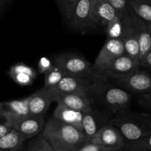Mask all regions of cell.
<instances>
[{"instance_id": "obj_31", "label": "cell", "mask_w": 151, "mask_h": 151, "mask_svg": "<svg viewBox=\"0 0 151 151\" xmlns=\"http://www.w3.org/2000/svg\"><path fill=\"white\" fill-rule=\"evenodd\" d=\"M53 65H54V63H53V62L49 58L43 56L38 61V69L40 73L44 75L49 70L51 69Z\"/></svg>"}, {"instance_id": "obj_25", "label": "cell", "mask_w": 151, "mask_h": 151, "mask_svg": "<svg viewBox=\"0 0 151 151\" xmlns=\"http://www.w3.org/2000/svg\"><path fill=\"white\" fill-rule=\"evenodd\" d=\"M28 141L25 151H52V147L41 134Z\"/></svg>"}, {"instance_id": "obj_16", "label": "cell", "mask_w": 151, "mask_h": 151, "mask_svg": "<svg viewBox=\"0 0 151 151\" xmlns=\"http://www.w3.org/2000/svg\"><path fill=\"white\" fill-rule=\"evenodd\" d=\"M54 102L75 110L86 111L93 107L92 101L88 93H69V94H54Z\"/></svg>"}, {"instance_id": "obj_33", "label": "cell", "mask_w": 151, "mask_h": 151, "mask_svg": "<svg viewBox=\"0 0 151 151\" xmlns=\"http://www.w3.org/2000/svg\"><path fill=\"white\" fill-rule=\"evenodd\" d=\"M139 104L145 109H150L151 105V93L142 94V95L136 96Z\"/></svg>"}, {"instance_id": "obj_22", "label": "cell", "mask_w": 151, "mask_h": 151, "mask_svg": "<svg viewBox=\"0 0 151 151\" xmlns=\"http://www.w3.org/2000/svg\"><path fill=\"white\" fill-rule=\"evenodd\" d=\"M107 39H121L123 31L122 16L117 13L105 26Z\"/></svg>"}, {"instance_id": "obj_26", "label": "cell", "mask_w": 151, "mask_h": 151, "mask_svg": "<svg viewBox=\"0 0 151 151\" xmlns=\"http://www.w3.org/2000/svg\"><path fill=\"white\" fill-rule=\"evenodd\" d=\"M79 0H60L57 3L63 17L68 20Z\"/></svg>"}, {"instance_id": "obj_36", "label": "cell", "mask_w": 151, "mask_h": 151, "mask_svg": "<svg viewBox=\"0 0 151 151\" xmlns=\"http://www.w3.org/2000/svg\"><path fill=\"white\" fill-rule=\"evenodd\" d=\"M52 151H75V150H66V149L52 148Z\"/></svg>"}, {"instance_id": "obj_38", "label": "cell", "mask_w": 151, "mask_h": 151, "mask_svg": "<svg viewBox=\"0 0 151 151\" xmlns=\"http://www.w3.org/2000/svg\"><path fill=\"white\" fill-rule=\"evenodd\" d=\"M55 1H56V2H57V3H58V1H60V0H55Z\"/></svg>"}, {"instance_id": "obj_35", "label": "cell", "mask_w": 151, "mask_h": 151, "mask_svg": "<svg viewBox=\"0 0 151 151\" xmlns=\"http://www.w3.org/2000/svg\"><path fill=\"white\" fill-rule=\"evenodd\" d=\"M6 2L4 1V0H0V14H1V12L4 10V7L5 6Z\"/></svg>"}, {"instance_id": "obj_15", "label": "cell", "mask_w": 151, "mask_h": 151, "mask_svg": "<svg viewBox=\"0 0 151 151\" xmlns=\"http://www.w3.org/2000/svg\"><path fill=\"white\" fill-rule=\"evenodd\" d=\"M52 102H54L52 91L44 86L29 96L28 108L29 114L44 116Z\"/></svg>"}, {"instance_id": "obj_32", "label": "cell", "mask_w": 151, "mask_h": 151, "mask_svg": "<svg viewBox=\"0 0 151 151\" xmlns=\"http://www.w3.org/2000/svg\"><path fill=\"white\" fill-rule=\"evenodd\" d=\"M138 63L139 67L145 68L147 69H151V51L139 56L138 58Z\"/></svg>"}, {"instance_id": "obj_20", "label": "cell", "mask_w": 151, "mask_h": 151, "mask_svg": "<svg viewBox=\"0 0 151 151\" xmlns=\"http://www.w3.org/2000/svg\"><path fill=\"white\" fill-rule=\"evenodd\" d=\"M25 142L15 130L11 129L0 139V151H25Z\"/></svg>"}, {"instance_id": "obj_30", "label": "cell", "mask_w": 151, "mask_h": 151, "mask_svg": "<svg viewBox=\"0 0 151 151\" xmlns=\"http://www.w3.org/2000/svg\"><path fill=\"white\" fill-rule=\"evenodd\" d=\"M108 1L113 6L116 13L120 16H123L131 10L128 0H108Z\"/></svg>"}, {"instance_id": "obj_7", "label": "cell", "mask_w": 151, "mask_h": 151, "mask_svg": "<svg viewBox=\"0 0 151 151\" xmlns=\"http://www.w3.org/2000/svg\"><path fill=\"white\" fill-rule=\"evenodd\" d=\"M91 1L92 0L78 1L70 18L67 20L68 25L71 29L84 32L94 28L91 19Z\"/></svg>"}, {"instance_id": "obj_1", "label": "cell", "mask_w": 151, "mask_h": 151, "mask_svg": "<svg viewBox=\"0 0 151 151\" xmlns=\"http://www.w3.org/2000/svg\"><path fill=\"white\" fill-rule=\"evenodd\" d=\"M88 94L93 106L111 119L129 109L132 102L131 94L108 80H93Z\"/></svg>"}, {"instance_id": "obj_14", "label": "cell", "mask_w": 151, "mask_h": 151, "mask_svg": "<svg viewBox=\"0 0 151 151\" xmlns=\"http://www.w3.org/2000/svg\"><path fill=\"white\" fill-rule=\"evenodd\" d=\"M92 79L64 75L58 83L50 89L54 94L88 93L92 83Z\"/></svg>"}, {"instance_id": "obj_28", "label": "cell", "mask_w": 151, "mask_h": 151, "mask_svg": "<svg viewBox=\"0 0 151 151\" xmlns=\"http://www.w3.org/2000/svg\"><path fill=\"white\" fill-rule=\"evenodd\" d=\"M8 75L16 83L22 86H28L32 85L35 80V78L31 77L30 75L25 73H21V72L9 73Z\"/></svg>"}, {"instance_id": "obj_23", "label": "cell", "mask_w": 151, "mask_h": 151, "mask_svg": "<svg viewBox=\"0 0 151 151\" xmlns=\"http://www.w3.org/2000/svg\"><path fill=\"white\" fill-rule=\"evenodd\" d=\"M122 151H151V135L133 140L125 139Z\"/></svg>"}, {"instance_id": "obj_5", "label": "cell", "mask_w": 151, "mask_h": 151, "mask_svg": "<svg viewBox=\"0 0 151 151\" xmlns=\"http://www.w3.org/2000/svg\"><path fill=\"white\" fill-rule=\"evenodd\" d=\"M108 81L135 96L151 93L150 72L142 70L140 67L123 76L110 78Z\"/></svg>"}, {"instance_id": "obj_18", "label": "cell", "mask_w": 151, "mask_h": 151, "mask_svg": "<svg viewBox=\"0 0 151 151\" xmlns=\"http://www.w3.org/2000/svg\"><path fill=\"white\" fill-rule=\"evenodd\" d=\"M131 18L138 39L139 57L151 51V25L147 24L133 11L131 13Z\"/></svg>"}, {"instance_id": "obj_21", "label": "cell", "mask_w": 151, "mask_h": 151, "mask_svg": "<svg viewBox=\"0 0 151 151\" xmlns=\"http://www.w3.org/2000/svg\"><path fill=\"white\" fill-rule=\"evenodd\" d=\"M128 4L138 17L151 25V0H128Z\"/></svg>"}, {"instance_id": "obj_3", "label": "cell", "mask_w": 151, "mask_h": 151, "mask_svg": "<svg viewBox=\"0 0 151 151\" xmlns=\"http://www.w3.org/2000/svg\"><path fill=\"white\" fill-rule=\"evenodd\" d=\"M111 123L127 140L151 135V116L148 113L131 111L128 109L113 116Z\"/></svg>"}, {"instance_id": "obj_19", "label": "cell", "mask_w": 151, "mask_h": 151, "mask_svg": "<svg viewBox=\"0 0 151 151\" xmlns=\"http://www.w3.org/2000/svg\"><path fill=\"white\" fill-rule=\"evenodd\" d=\"M83 112L70 109L61 104H58L53 111L52 117L70 125L82 131ZM83 132V131H82Z\"/></svg>"}, {"instance_id": "obj_12", "label": "cell", "mask_w": 151, "mask_h": 151, "mask_svg": "<svg viewBox=\"0 0 151 151\" xmlns=\"http://www.w3.org/2000/svg\"><path fill=\"white\" fill-rule=\"evenodd\" d=\"M132 10L122 16L123 19V31H122L121 40L122 41L125 49V53L131 56L132 58L138 61L139 55V47L137 33L134 29V24L131 18Z\"/></svg>"}, {"instance_id": "obj_29", "label": "cell", "mask_w": 151, "mask_h": 151, "mask_svg": "<svg viewBox=\"0 0 151 151\" xmlns=\"http://www.w3.org/2000/svg\"><path fill=\"white\" fill-rule=\"evenodd\" d=\"M75 151H122L119 147H107V146L100 145L91 142H86L81 147L76 149Z\"/></svg>"}, {"instance_id": "obj_10", "label": "cell", "mask_w": 151, "mask_h": 151, "mask_svg": "<svg viewBox=\"0 0 151 151\" xmlns=\"http://www.w3.org/2000/svg\"><path fill=\"white\" fill-rule=\"evenodd\" d=\"M109 123L111 118L93 106L83 112L82 131L88 141L99 130Z\"/></svg>"}, {"instance_id": "obj_13", "label": "cell", "mask_w": 151, "mask_h": 151, "mask_svg": "<svg viewBox=\"0 0 151 151\" xmlns=\"http://www.w3.org/2000/svg\"><path fill=\"white\" fill-rule=\"evenodd\" d=\"M125 141V139L119 129L111 123H109L99 130L88 142L100 145L122 149Z\"/></svg>"}, {"instance_id": "obj_17", "label": "cell", "mask_w": 151, "mask_h": 151, "mask_svg": "<svg viewBox=\"0 0 151 151\" xmlns=\"http://www.w3.org/2000/svg\"><path fill=\"white\" fill-rule=\"evenodd\" d=\"M116 14V10L108 0L91 1V19L94 27L99 25L105 27Z\"/></svg>"}, {"instance_id": "obj_24", "label": "cell", "mask_w": 151, "mask_h": 151, "mask_svg": "<svg viewBox=\"0 0 151 151\" xmlns=\"http://www.w3.org/2000/svg\"><path fill=\"white\" fill-rule=\"evenodd\" d=\"M65 74L56 65H53L50 70L44 74V87L51 88L58 83Z\"/></svg>"}, {"instance_id": "obj_6", "label": "cell", "mask_w": 151, "mask_h": 151, "mask_svg": "<svg viewBox=\"0 0 151 151\" xmlns=\"http://www.w3.org/2000/svg\"><path fill=\"white\" fill-rule=\"evenodd\" d=\"M125 53V49L121 39H106L104 45L97 55L92 64L94 78L104 71L114 60Z\"/></svg>"}, {"instance_id": "obj_11", "label": "cell", "mask_w": 151, "mask_h": 151, "mask_svg": "<svg viewBox=\"0 0 151 151\" xmlns=\"http://www.w3.org/2000/svg\"><path fill=\"white\" fill-rule=\"evenodd\" d=\"M45 119L44 116L29 114L18 121L12 129L15 130L24 141H28L41 134Z\"/></svg>"}, {"instance_id": "obj_37", "label": "cell", "mask_w": 151, "mask_h": 151, "mask_svg": "<svg viewBox=\"0 0 151 151\" xmlns=\"http://www.w3.org/2000/svg\"><path fill=\"white\" fill-rule=\"evenodd\" d=\"M4 1H5V2H6V3H7V2H9V1H10V0H4Z\"/></svg>"}, {"instance_id": "obj_34", "label": "cell", "mask_w": 151, "mask_h": 151, "mask_svg": "<svg viewBox=\"0 0 151 151\" xmlns=\"http://www.w3.org/2000/svg\"><path fill=\"white\" fill-rule=\"evenodd\" d=\"M11 129L12 127L10 124H8L4 120L3 122L0 121V139L6 135Z\"/></svg>"}, {"instance_id": "obj_8", "label": "cell", "mask_w": 151, "mask_h": 151, "mask_svg": "<svg viewBox=\"0 0 151 151\" xmlns=\"http://www.w3.org/2000/svg\"><path fill=\"white\" fill-rule=\"evenodd\" d=\"M29 97L19 100L0 102V118L10 124L11 127L18 121L29 114Z\"/></svg>"}, {"instance_id": "obj_27", "label": "cell", "mask_w": 151, "mask_h": 151, "mask_svg": "<svg viewBox=\"0 0 151 151\" xmlns=\"http://www.w3.org/2000/svg\"><path fill=\"white\" fill-rule=\"evenodd\" d=\"M16 72H21V73H25L30 75L33 78L37 77V72L34 68L31 67L29 65L24 63H16L13 64L10 68L8 71L9 73H16Z\"/></svg>"}, {"instance_id": "obj_4", "label": "cell", "mask_w": 151, "mask_h": 151, "mask_svg": "<svg viewBox=\"0 0 151 151\" xmlns=\"http://www.w3.org/2000/svg\"><path fill=\"white\" fill-rule=\"evenodd\" d=\"M53 63L58 66L65 75L94 78L92 64L83 56L74 53H62L55 56Z\"/></svg>"}, {"instance_id": "obj_2", "label": "cell", "mask_w": 151, "mask_h": 151, "mask_svg": "<svg viewBox=\"0 0 151 151\" xmlns=\"http://www.w3.org/2000/svg\"><path fill=\"white\" fill-rule=\"evenodd\" d=\"M41 135L52 148L76 150L88 142L82 131L54 117L45 122Z\"/></svg>"}, {"instance_id": "obj_9", "label": "cell", "mask_w": 151, "mask_h": 151, "mask_svg": "<svg viewBox=\"0 0 151 151\" xmlns=\"http://www.w3.org/2000/svg\"><path fill=\"white\" fill-rule=\"evenodd\" d=\"M139 68L137 60L128 55L122 54L115 59L104 71L99 74L94 79L108 80L123 76ZM94 80V79H93Z\"/></svg>"}]
</instances>
